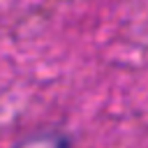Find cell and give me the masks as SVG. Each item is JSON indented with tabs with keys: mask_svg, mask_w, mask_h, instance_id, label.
<instances>
[{
	"mask_svg": "<svg viewBox=\"0 0 148 148\" xmlns=\"http://www.w3.org/2000/svg\"><path fill=\"white\" fill-rule=\"evenodd\" d=\"M12 148H72V139L62 130H37L21 136Z\"/></svg>",
	"mask_w": 148,
	"mask_h": 148,
	"instance_id": "6da1fadb",
	"label": "cell"
}]
</instances>
